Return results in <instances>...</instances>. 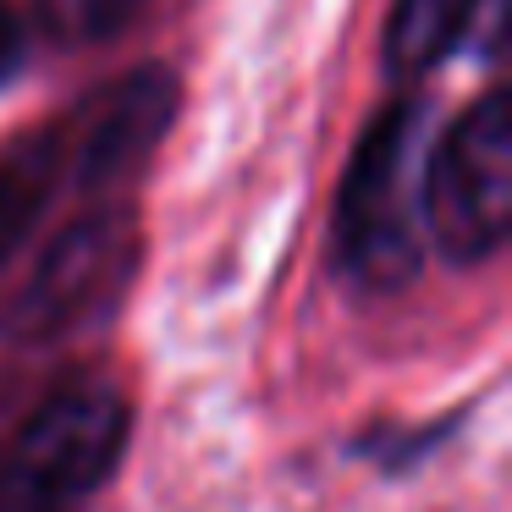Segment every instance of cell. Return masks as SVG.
I'll return each mask as SVG.
<instances>
[{
	"mask_svg": "<svg viewBox=\"0 0 512 512\" xmlns=\"http://www.w3.org/2000/svg\"><path fill=\"white\" fill-rule=\"evenodd\" d=\"M127 446V402L105 380L45 397L6 452V496L23 512H61L111 479Z\"/></svg>",
	"mask_w": 512,
	"mask_h": 512,
	"instance_id": "1",
	"label": "cell"
},
{
	"mask_svg": "<svg viewBox=\"0 0 512 512\" xmlns=\"http://www.w3.org/2000/svg\"><path fill=\"white\" fill-rule=\"evenodd\" d=\"M419 215L452 259H485L512 221V127L501 89L479 94L419 171Z\"/></svg>",
	"mask_w": 512,
	"mask_h": 512,
	"instance_id": "2",
	"label": "cell"
},
{
	"mask_svg": "<svg viewBox=\"0 0 512 512\" xmlns=\"http://www.w3.org/2000/svg\"><path fill=\"white\" fill-rule=\"evenodd\" d=\"M419 138H413V111L391 105L380 111V122L369 127V138L358 144V160L347 171L342 210H336V243H342V265L353 276L391 287L413 270L419 259Z\"/></svg>",
	"mask_w": 512,
	"mask_h": 512,
	"instance_id": "3",
	"label": "cell"
},
{
	"mask_svg": "<svg viewBox=\"0 0 512 512\" xmlns=\"http://www.w3.org/2000/svg\"><path fill=\"white\" fill-rule=\"evenodd\" d=\"M133 254H138V237L127 215L116 210L83 215L78 226H67L45 248L34 276L12 298L6 336H17V342H56V336L78 331V325L100 320L116 303V292L127 287Z\"/></svg>",
	"mask_w": 512,
	"mask_h": 512,
	"instance_id": "4",
	"label": "cell"
},
{
	"mask_svg": "<svg viewBox=\"0 0 512 512\" xmlns=\"http://www.w3.org/2000/svg\"><path fill=\"white\" fill-rule=\"evenodd\" d=\"M166 105H171V89L160 72H138L133 83L111 89V100L100 105L89 138H83V177L116 182L127 166H138L149 155V144L160 138V127H166Z\"/></svg>",
	"mask_w": 512,
	"mask_h": 512,
	"instance_id": "5",
	"label": "cell"
},
{
	"mask_svg": "<svg viewBox=\"0 0 512 512\" xmlns=\"http://www.w3.org/2000/svg\"><path fill=\"white\" fill-rule=\"evenodd\" d=\"M479 0H397L386 34V61L397 78H419V72L441 67L468 34Z\"/></svg>",
	"mask_w": 512,
	"mask_h": 512,
	"instance_id": "6",
	"label": "cell"
},
{
	"mask_svg": "<svg viewBox=\"0 0 512 512\" xmlns=\"http://www.w3.org/2000/svg\"><path fill=\"white\" fill-rule=\"evenodd\" d=\"M61 138H34L23 144L6 166H0V265L23 248V237L34 232L39 210L50 204L61 182Z\"/></svg>",
	"mask_w": 512,
	"mask_h": 512,
	"instance_id": "7",
	"label": "cell"
},
{
	"mask_svg": "<svg viewBox=\"0 0 512 512\" xmlns=\"http://www.w3.org/2000/svg\"><path fill=\"white\" fill-rule=\"evenodd\" d=\"M39 6L67 39H100L133 17L138 0H39Z\"/></svg>",
	"mask_w": 512,
	"mask_h": 512,
	"instance_id": "8",
	"label": "cell"
},
{
	"mask_svg": "<svg viewBox=\"0 0 512 512\" xmlns=\"http://www.w3.org/2000/svg\"><path fill=\"white\" fill-rule=\"evenodd\" d=\"M17 61H23V28H17V17L0 6V83L17 72Z\"/></svg>",
	"mask_w": 512,
	"mask_h": 512,
	"instance_id": "9",
	"label": "cell"
}]
</instances>
